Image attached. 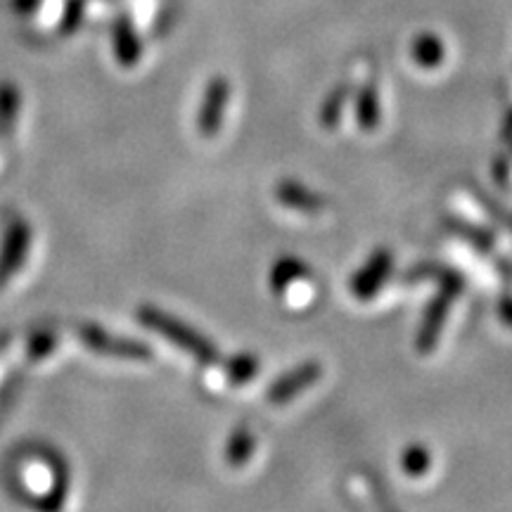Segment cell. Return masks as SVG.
Masks as SVG:
<instances>
[{"label":"cell","instance_id":"8fae6325","mask_svg":"<svg viewBox=\"0 0 512 512\" xmlns=\"http://www.w3.org/2000/svg\"><path fill=\"white\" fill-rule=\"evenodd\" d=\"M306 275H309V266H306L299 256L285 254L273 264L271 275H268V283H271L275 297H283V294L290 290L294 280L306 278Z\"/></svg>","mask_w":512,"mask_h":512},{"label":"cell","instance_id":"2e32d148","mask_svg":"<svg viewBox=\"0 0 512 512\" xmlns=\"http://www.w3.org/2000/svg\"><path fill=\"white\" fill-rule=\"evenodd\" d=\"M256 373H259V358L247 354V351L230 356L226 361V377L233 387H242V384L252 382Z\"/></svg>","mask_w":512,"mask_h":512},{"label":"cell","instance_id":"9c48e42d","mask_svg":"<svg viewBox=\"0 0 512 512\" xmlns=\"http://www.w3.org/2000/svg\"><path fill=\"white\" fill-rule=\"evenodd\" d=\"M112 36H114V55H117V62L126 69L136 67L140 62L143 46H140V38L136 34V27H133L131 19L121 15L117 22H114Z\"/></svg>","mask_w":512,"mask_h":512},{"label":"cell","instance_id":"7a4b0ae2","mask_svg":"<svg viewBox=\"0 0 512 512\" xmlns=\"http://www.w3.org/2000/svg\"><path fill=\"white\" fill-rule=\"evenodd\" d=\"M138 320L147 330H155L157 335L169 339V342L176 344L178 349L195 356L197 363H202V366H214V363H219V349H216V344L200 335L197 330H192L190 325H185L183 320L169 316L166 311L155 309V306L150 304L140 306Z\"/></svg>","mask_w":512,"mask_h":512},{"label":"cell","instance_id":"44dd1931","mask_svg":"<svg viewBox=\"0 0 512 512\" xmlns=\"http://www.w3.org/2000/svg\"><path fill=\"white\" fill-rule=\"evenodd\" d=\"M491 174H494V181L501 185V188H508L510 174H512V157L510 155H498L491 164Z\"/></svg>","mask_w":512,"mask_h":512},{"label":"cell","instance_id":"7c38bea8","mask_svg":"<svg viewBox=\"0 0 512 512\" xmlns=\"http://www.w3.org/2000/svg\"><path fill=\"white\" fill-rule=\"evenodd\" d=\"M411 57L422 69H437L446 57L444 41L437 34H432V31H422V34L413 38Z\"/></svg>","mask_w":512,"mask_h":512},{"label":"cell","instance_id":"603a6c76","mask_svg":"<svg viewBox=\"0 0 512 512\" xmlns=\"http://www.w3.org/2000/svg\"><path fill=\"white\" fill-rule=\"evenodd\" d=\"M501 140H503V145H508V150L512 152V110L505 114V121L501 128Z\"/></svg>","mask_w":512,"mask_h":512},{"label":"cell","instance_id":"7402d4cb","mask_svg":"<svg viewBox=\"0 0 512 512\" xmlns=\"http://www.w3.org/2000/svg\"><path fill=\"white\" fill-rule=\"evenodd\" d=\"M498 318L503 320V325L512 328V292H510V287L501 294V299H498Z\"/></svg>","mask_w":512,"mask_h":512},{"label":"cell","instance_id":"ba28073f","mask_svg":"<svg viewBox=\"0 0 512 512\" xmlns=\"http://www.w3.org/2000/svg\"><path fill=\"white\" fill-rule=\"evenodd\" d=\"M275 200H278L283 207H290L299 214H309L316 216L328 207V200L320 197L318 192H313L311 188H306L304 183L294 181V178H285L275 185Z\"/></svg>","mask_w":512,"mask_h":512},{"label":"cell","instance_id":"d6986e66","mask_svg":"<svg viewBox=\"0 0 512 512\" xmlns=\"http://www.w3.org/2000/svg\"><path fill=\"white\" fill-rule=\"evenodd\" d=\"M55 344H57V337L53 335V332L43 330V332H38V335L31 337L29 354H31V358H43L55 349Z\"/></svg>","mask_w":512,"mask_h":512},{"label":"cell","instance_id":"e0dca14e","mask_svg":"<svg viewBox=\"0 0 512 512\" xmlns=\"http://www.w3.org/2000/svg\"><path fill=\"white\" fill-rule=\"evenodd\" d=\"M19 114V93L12 83H0V133H8L15 126Z\"/></svg>","mask_w":512,"mask_h":512},{"label":"cell","instance_id":"4fadbf2b","mask_svg":"<svg viewBox=\"0 0 512 512\" xmlns=\"http://www.w3.org/2000/svg\"><path fill=\"white\" fill-rule=\"evenodd\" d=\"M349 100H351V83L349 81L337 83V86L325 95V100L320 102V110H318L320 126L328 128V131L337 128L339 121H342L344 107L349 105Z\"/></svg>","mask_w":512,"mask_h":512},{"label":"cell","instance_id":"cb8c5ba5","mask_svg":"<svg viewBox=\"0 0 512 512\" xmlns=\"http://www.w3.org/2000/svg\"><path fill=\"white\" fill-rule=\"evenodd\" d=\"M38 3H41V0H12V5H15V10L19 12H31Z\"/></svg>","mask_w":512,"mask_h":512},{"label":"cell","instance_id":"ffe728a7","mask_svg":"<svg viewBox=\"0 0 512 512\" xmlns=\"http://www.w3.org/2000/svg\"><path fill=\"white\" fill-rule=\"evenodd\" d=\"M83 8H86V0H69L67 10H64V24H62L64 34H69V31H74L76 27H79Z\"/></svg>","mask_w":512,"mask_h":512},{"label":"cell","instance_id":"3957f363","mask_svg":"<svg viewBox=\"0 0 512 512\" xmlns=\"http://www.w3.org/2000/svg\"><path fill=\"white\" fill-rule=\"evenodd\" d=\"M79 337L83 347H88L100 356H117L128 361H150L152 349L147 344L131 337H119L98 328V325H79Z\"/></svg>","mask_w":512,"mask_h":512},{"label":"cell","instance_id":"30bf717a","mask_svg":"<svg viewBox=\"0 0 512 512\" xmlns=\"http://www.w3.org/2000/svg\"><path fill=\"white\" fill-rule=\"evenodd\" d=\"M356 121L363 131H375L382 121L380 91L375 79H368L356 93Z\"/></svg>","mask_w":512,"mask_h":512},{"label":"cell","instance_id":"8992f818","mask_svg":"<svg viewBox=\"0 0 512 512\" xmlns=\"http://www.w3.org/2000/svg\"><path fill=\"white\" fill-rule=\"evenodd\" d=\"M320 375H323V366H320V363L316 361L299 363V366L287 370L285 375H280L278 380L268 387L266 399L268 403H273V406H285V403H290L294 396L302 394L304 389L313 387V384L320 380Z\"/></svg>","mask_w":512,"mask_h":512},{"label":"cell","instance_id":"5b68a950","mask_svg":"<svg viewBox=\"0 0 512 512\" xmlns=\"http://www.w3.org/2000/svg\"><path fill=\"white\" fill-rule=\"evenodd\" d=\"M392 268H394V254L389 252L387 247H377L375 252L370 254L366 264L358 268L354 278H351L349 283L351 294H354L356 299H361V302L373 299L375 294L382 290V285L387 283Z\"/></svg>","mask_w":512,"mask_h":512},{"label":"cell","instance_id":"9a60e30c","mask_svg":"<svg viewBox=\"0 0 512 512\" xmlns=\"http://www.w3.org/2000/svg\"><path fill=\"white\" fill-rule=\"evenodd\" d=\"M254 448H256V439L252 430L242 425L230 434L223 456H226V463L230 467H242L245 463H249V458L254 456Z\"/></svg>","mask_w":512,"mask_h":512},{"label":"cell","instance_id":"277c9868","mask_svg":"<svg viewBox=\"0 0 512 512\" xmlns=\"http://www.w3.org/2000/svg\"><path fill=\"white\" fill-rule=\"evenodd\" d=\"M31 249V228L24 219H15L5 230L3 245H0V290L10 283L12 275L22 271Z\"/></svg>","mask_w":512,"mask_h":512},{"label":"cell","instance_id":"52a82bcc","mask_svg":"<svg viewBox=\"0 0 512 512\" xmlns=\"http://www.w3.org/2000/svg\"><path fill=\"white\" fill-rule=\"evenodd\" d=\"M230 100V83L223 76H214L204 88V98L200 105L197 128L204 138H214L223 124V110Z\"/></svg>","mask_w":512,"mask_h":512},{"label":"cell","instance_id":"6da1fadb","mask_svg":"<svg viewBox=\"0 0 512 512\" xmlns=\"http://www.w3.org/2000/svg\"><path fill=\"white\" fill-rule=\"evenodd\" d=\"M425 278L437 280L439 290L432 297V302L427 304L425 313H422V323L418 328V335H415V349H418L420 354H430V351L437 347L441 332H444L448 311H451V304L465 292V275L456 271V268L439 264H420L411 268L406 275V280Z\"/></svg>","mask_w":512,"mask_h":512},{"label":"cell","instance_id":"5bb4252c","mask_svg":"<svg viewBox=\"0 0 512 512\" xmlns=\"http://www.w3.org/2000/svg\"><path fill=\"white\" fill-rule=\"evenodd\" d=\"M444 223H446V228L451 230V233H456L458 238L470 242V245L475 247L477 252L491 254L496 249V233H494V230L472 226V223H467L463 219H453V216H448Z\"/></svg>","mask_w":512,"mask_h":512},{"label":"cell","instance_id":"ac0fdd59","mask_svg":"<svg viewBox=\"0 0 512 512\" xmlns=\"http://www.w3.org/2000/svg\"><path fill=\"white\" fill-rule=\"evenodd\" d=\"M430 465H432V458H430V451H427V446L411 444L406 451H403L401 467L408 477H422L427 470H430Z\"/></svg>","mask_w":512,"mask_h":512}]
</instances>
